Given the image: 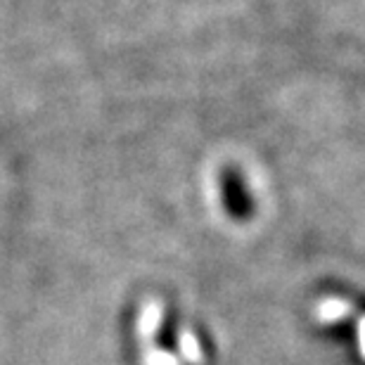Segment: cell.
Masks as SVG:
<instances>
[{
    "mask_svg": "<svg viewBox=\"0 0 365 365\" xmlns=\"http://www.w3.org/2000/svg\"><path fill=\"white\" fill-rule=\"evenodd\" d=\"M225 200H228V209L232 211V216H242L245 214V197H242V187H240L237 178L230 176L225 178Z\"/></svg>",
    "mask_w": 365,
    "mask_h": 365,
    "instance_id": "6da1fadb",
    "label": "cell"
},
{
    "mask_svg": "<svg viewBox=\"0 0 365 365\" xmlns=\"http://www.w3.org/2000/svg\"><path fill=\"white\" fill-rule=\"evenodd\" d=\"M180 349H182V354L187 356V361H195V363H200V361H202L200 344H197V339H195L190 332H182V334H180Z\"/></svg>",
    "mask_w": 365,
    "mask_h": 365,
    "instance_id": "3957f363",
    "label": "cell"
},
{
    "mask_svg": "<svg viewBox=\"0 0 365 365\" xmlns=\"http://www.w3.org/2000/svg\"><path fill=\"white\" fill-rule=\"evenodd\" d=\"M351 309H349L346 302H339V299H327L318 306V316L320 320H325V323H334V320L339 318H346Z\"/></svg>",
    "mask_w": 365,
    "mask_h": 365,
    "instance_id": "7a4b0ae2",
    "label": "cell"
},
{
    "mask_svg": "<svg viewBox=\"0 0 365 365\" xmlns=\"http://www.w3.org/2000/svg\"><path fill=\"white\" fill-rule=\"evenodd\" d=\"M145 365H178L176 359L166 351H150L145 356Z\"/></svg>",
    "mask_w": 365,
    "mask_h": 365,
    "instance_id": "277c9868",
    "label": "cell"
},
{
    "mask_svg": "<svg viewBox=\"0 0 365 365\" xmlns=\"http://www.w3.org/2000/svg\"><path fill=\"white\" fill-rule=\"evenodd\" d=\"M359 341H361V356H365V318L361 320L359 327Z\"/></svg>",
    "mask_w": 365,
    "mask_h": 365,
    "instance_id": "5b68a950",
    "label": "cell"
}]
</instances>
